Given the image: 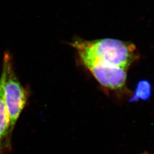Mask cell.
<instances>
[{"label": "cell", "instance_id": "obj_1", "mask_svg": "<svg viewBox=\"0 0 154 154\" xmlns=\"http://www.w3.org/2000/svg\"><path fill=\"white\" fill-rule=\"evenodd\" d=\"M70 45L77 51L80 61L94 60L128 70L138 58L135 45L116 39L88 41L76 38Z\"/></svg>", "mask_w": 154, "mask_h": 154}, {"label": "cell", "instance_id": "obj_3", "mask_svg": "<svg viewBox=\"0 0 154 154\" xmlns=\"http://www.w3.org/2000/svg\"><path fill=\"white\" fill-rule=\"evenodd\" d=\"M80 61L103 87L112 90H121L125 87L126 69L94 60Z\"/></svg>", "mask_w": 154, "mask_h": 154}, {"label": "cell", "instance_id": "obj_2", "mask_svg": "<svg viewBox=\"0 0 154 154\" xmlns=\"http://www.w3.org/2000/svg\"><path fill=\"white\" fill-rule=\"evenodd\" d=\"M3 61L5 63L6 68L4 98L9 118L10 130L12 134L17 122L26 105L29 92L17 77L11 55L9 53L4 54Z\"/></svg>", "mask_w": 154, "mask_h": 154}, {"label": "cell", "instance_id": "obj_5", "mask_svg": "<svg viewBox=\"0 0 154 154\" xmlns=\"http://www.w3.org/2000/svg\"><path fill=\"white\" fill-rule=\"evenodd\" d=\"M152 94V86L149 81L142 79L139 81L135 89L134 95L130 100V102L139 100H147L150 98Z\"/></svg>", "mask_w": 154, "mask_h": 154}, {"label": "cell", "instance_id": "obj_4", "mask_svg": "<svg viewBox=\"0 0 154 154\" xmlns=\"http://www.w3.org/2000/svg\"><path fill=\"white\" fill-rule=\"evenodd\" d=\"M5 63L3 61L0 77V154H4L11 149V134L9 118L4 98V85L6 77Z\"/></svg>", "mask_w": 154, "mask_h": 154}]
</instances>
